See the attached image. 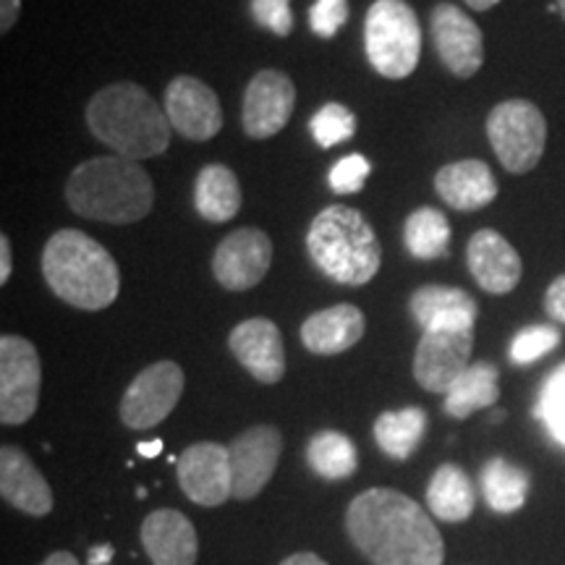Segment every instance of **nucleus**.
Wrapping results in <instances>:
<instances>
[{
  "instance_id": "nucleus-1",
  "label": "nucleus",
  "mask_w": 565,
  "mask_h": 565,
  "mask_svg": "<svg viewBox=\"0 0 565 565\" xmlns=\"http://www.w3.org/2000/svg\"><path fill=\"white\" fill-rule=\"evenodd\" d=\"M345 532L374 565H443L445 545L416 500L391 487H372L351 500Z\"/></svg>"
},
{
  "instance_id": "nucleus-2",
  "label": "nucleus",
  "mask_w": 565,
  "mask_h": 565,
  "mask_svg": "<svg viewBox=\"0 0 565 565\" xmlns=\"http://www.w3.org/2000/svg\"><path fill=\"white\" fill-rule=\"evenodd\" d=\"M66 202L87 221L129 225L152 212L154 183L141 162L103 154L74 168L66 181Z\"/></svg>"
},
{
  "instance_id": "nucleus-3",
  "label": "nucleus",
  "mask_w": 565,
  "mask_h": 565,
  "mask_svg": "<svg viewBox=\"0 0 565 565\" xmlns=\"http://www.w3.org/2000/svg\"><path fill=\"white\" fill-rule=\"evenodd\" d=\"M87 126L105 147L137 162L166 152L173 131L166 108L134 82H118L97 92L87 105Z\"/></svg>"
},
{
  "instance_id": "nucleus-4",
  "label": "nucleus",
  "mask_w": 565,
  "mask_h": 565,
  "mask_svg": "<svg viewBox=\"0 0 565 565\" xmlns=\"http://www.w3.org/2000/svg\"><path fill=\"white\" fill-rule=\"evenodd\" d=\"M42 275L61 301L84 312H103L121 291V273L110 252L76 228H63L47 238Z\"/></svg>"
},
{
  "instance_id": "nucleus-5",
  "label": "nucleus",
  "mask_w": 565,
  "mask_h": 565,
  "mask_svg": "<svg viewBox=\"0 0 565 565\" xmlns=\"http://www.w3.org/2000/svg\"><path fill=\"white\" fill-rule=\"evenodd\" d=\"M307 249L320 273L338 286H366L383 265V246L370 221L345 204H330L315 217Z\"/></svg>"
},
{
  "instance_id": "nucleus-6",
  "label": "nucleus",
  "mask_w": 565,
  "mask_h": 565,
  "mask_svg": "<svg viewBox=\"0 0 565 565\" xmlns=\"http://www.w3.org/2000/svg\"><path fill=\"white\" fill-rule=\"evenodd\" d=\"M364 51L385 79L414 74L422 55V26L406 0H374L364 19Z\"/></svg>"
},
{
  "instance_id": "nucleus-7",
  "label": "nucleus",
  "mask_w": 565,
  "mask_h": 565,
  "mask_svg": "<svg viewBox=\"0 0 565 565\" xmlns=\"http://www.w3.org/2000/svg\"><path fill=\"white\" fill-rule=\"evenodd\" d=\"M487 139L508 173H529L540 166L545 154L547 121L534 103L515 97L490 110Z\"/></svg>"
},
{
  "instance_id": "nucleus-8",
  "label": "nucleus",
  "mask_w": 565,
  "mask_h": 565,
  "mask_svg": "<svg viewBox=\"0 0 565 565\" xmlns=\"http://www.w3.org/2000/svg\"><path fill=\"white\" fill-rule=\"evenodd\" d=\"M42 366L32 341L21 335L0 338V422H30L40 404Z\"/></svg>"
},
{
  "instance_id": "nucleus-9",
  "label": "nucleus",
  "mask_w": 565,
  "mask_h": 565,
  "mask_svg": "<svg viewBox=\"0 0 565 565\" xmlns=\"http://www.w3.org/2000/svg\"><path fill=\"white\" fill-rule=\"evenodd\" d=\"M183 393V370L175 362H158L141 370L121 398V422L131 429H152L166 422Z\"/></svg>"
},
{
  "instance_id": "nucleus-10",
  "label": "nucleus",
  "mask_w": 565,
  "mask_h": 565,
  "mask_svg": "<svg viewBox=\"0 0 565 565\" xmlns=\"http://www.w3.org/2000/svg\"><path fill=\"white\" fill-rule=\"evenodd\" d=\"M471 351H475V328L427 330L414 353L416 383L429 393H448L469 370Z\"/></svg>"
},
{
  "instance_id": "nucleus-11",
  "label": "nucleus",
  "mask_w": 565,
  "mask_h": 565,
  "mask_svg": "<svg viewBox=\"0 0 565 565\" xmlns=\"http://www.w3.org/2000/svg\"><path fill=\"white\" fill-rule=\"evenodd\" d=\"M233 500H254L270 482L282 454V435L273 424H257L228 445Z\"/></svg>"
},
{
  "instance_id": "nucleus-12",
  "label": "nucleus",
  "mask_w": 565,
  "mask_h": 565,
  "mask_svg": "<svg viewBox=\"0 0 565 565\" xmlns=\"http://www.w3.org/2000/svg\"><path fill=\"white\" fill-rule=\"evenodd\" d=\"M273 265V242L259 228L228 233L212 254V275L225 291H249L259 286Z\"/></svg>"
},
{
  "instance_id": "nucleus-13",
  "label": "nucleus",
  "mask_w": 565,
  "mask_h": 565,
  "mask_svg": "<svg viewBox=\"0 0 565 565\" xmlns=\"http://www.w3.org/2000/svg\"><path fill=\"white\" fill-rule=\"evenodd\" d=\"M433 42L443 66L458 79H471L484 66L482 30L469 13L454 3H437L429 19Z\"/></svg>"
},
{
  "instance_id": "nucleus-14",
  "label": "nucleus",
  "mask_w": 565,
  "mask_h": 565,
  "mask_svg": "<svg viewBox=\"0 0 565 565\" xmlns=\"http://www.w3.org/2000/svg\"><path fill=\"white\" fill-rule=\"evenodd\" d=\"M296 108V87L282 71L265 68L244 92L242 124L249 139H270L286 129Z\"/></svg>"
},
{
  "instance_id": "nucleus-15",
  "label": "nucleus",
  "mask_w": 565,
  "mask_h": 565,
  "mask_svg": "<svg viewBox=\"0 0 565 565\" xmlns=\"http://www.w3.org/2000/svg\"><path fill=\"white\" fill-rule=\"evenodd\" d=\"M179 484L196 505L217 508L233 498L231 454L221 443L189 445L179 456Z\"/></svg>"
},
{
  "instance_id": "nucleus-16",
  "label": "nucleus",
  "mask_w": 565,
  "mask_h": 565,
  "mask_svg": "<svg viewBox=\"0 0 565 565\" xmlns=\"http://www.w3.org/2000/svg\"><path fill=\"white\" fill-rule=\"evenodd\" d=\"M166 116L183 139L210 141L223 129L221 100L196 76H175L166 89Z\"/></svg>"
},
{
  "instance_id": "nucleus-17",
  "label": "nucleus",
  "mask_w": 565,
  "mask_h": 565,
  "mask_svg": "<svg viewBox=\"0 0 565 565\" xmlns=\"http://www.w3.org/2000/svg\"><path fill=\"white\" fill-rule=\"evenodd\" d=\"M228 349L257 383L275 385L286 374V349H282L278 324L273 320L252 317L236 324L228 335Z\"/></svg>"
},
{
  "instance_id": "nucleus-18",
  "label": "nucleus",
  "mask_w": 565,
  "mask_h": 565,
  "mask_svg": "<svg viewBox=\"0 0 565 565\" xmlns=\"http://www.w3.org/2000/svg\"><path fill=\"white\" fill-rule=\"evenodd\" d=\"M466 263H469V273L475 275L479 288L494 296L511 294L524 275L519 252L513 249V244H508L505 236L492 228L477 231L469 238Z\"/></svg>"
},
{
  "instance_id": "nucleus-19",
  "label": "nucleus",
  "mask_w": 565,
  "mask_h": 565,
  "mask_svg": "<svg viewBox=\"0 0 565 565\" xmlns=\"http://www.w3.org/2000/svg\"><path fill=\"white\" fill-rule=\"evenodd\" d=\"M0 494L17 511L42 519L53 511V490L24 450L3 445L0 450Z\"/></svg>"
},
{
  "instance_id": "nucleus-20",
  "label": "nucleus",
  "mask_w": 565,
  "mask_h": 565,
  "mask_svg": "<svg viewBox=\"0 0 565 565\" xmlns=\"http://www.w3.org/2000/svg\"><path fill=\"white\" fill-rule=\"evenodd\" d=\"M141 545L152 565H194L200 553L194 524L171 508L147 515L141 524Z\"/></svg>"
},
{
  "instance_id": "nucleus-21",
  "label": "nucleus",
  "mask_w": 565,
  "mask_h": 565,
  "mask_svg": "<svg viewBox=\"0 0 565 565\" xmlns=\"http://www.w3.org/2000/svg\"><path fill=\"white\" fill-rule=\"evenodd\" d=\"M408 312L427 330H469L477 322V301L454 286H422L408 299Z\"/></svg>"
},
{
  "instance_id": "nucleus-22",
  "label": "nucleus",
  "mask_w": 565,
  "mask_h": 565,
  "mask_svg": "<svg viewBox=\"0 0 565 565\" xmlns=\"http://www.w3.org/2000/svg\"><path fill=\"white\" fill-rule=\"evenodd\" d=\"M435 192L440 200L458 212H475L494 202L498 179L482 160H458L443 166L435 175Z\"/></svg>"
},
{
  "instance_id": "nucleus-23",
  "label": "nucleus",
  "mask_w": 565,
  "mask_h": 565,
  "mask_svg": "<svg viewBox=\"0 0 565 565\" xmlns=\"http://www.w3.org/2000/svg\"><path fill=\"white\" fill-rule=\"evenodd\" d=\"M364 330L366 320L362 309L353 303H335V307L322 309L303 320L301 343L317 356H335L362 341Z\"/></svg>"
},
{
  "instance_id": "nucleus-24",
  "label": "nucleus",
  "mask_w": 565,
  "mask_h": 565,
  "mask_svg": "<svg viewBox=\"0 0 565 565\" xmlns=\"http://www.w3.org/2000/svg\"><path fill=\"white\" fill-rule=\"evenodd\" d=\"M194 207L207 223H228L242 210V183L228 166H204L194 183Z\"/></svg>"
},
{
  "instance_id": "nucleus-25",
  "label": "nucleus",
  "mask_w": 565,
  "mask_h": 565,
  "mask_svg": "<svg viewBox=\"0 0 565 565\" xmlns=\"http://www.w3.org/2000/svg\"><path fill=\"white\" fill-rule=\"evenodd\" d=\"M427 503L435 519L448 524H461L475 513V484L461 466L443 463L429 479Z\"/></svg>"
},
{
  "instance_id": "nucleus-26",
  "label": "nucleus",
  "mask_w": 565,
  "mask_h": 565,
  "mask_svg": "<svg viewBox=\"0 0 565 565\" xmlns=\"http://www.w3.org/2000/svg\"><path fill=\"white\" fill-rule=\"evenodd\" d=\"M498 366L490 362L469 364V370L445 393V414L454 416V419H466V416L479 412V408H490L498 404Z\"/></svg>"
},
{
  "instance_id": "nucleus-27",
  "label": "nucleus",
  "mask_w": 565,
  "mask_h": 565,
  "mask_svg": "<svg viewBox=\"0 0 565 565\" xmlns=\"http://www.w3.org/2000/svg\"><path fill=\"white\" fill-rule=\"evenodd\" d=\"M424 433H427V414L416 406L385 412L374 422V440L383 448V454L395 458V461L412 458Z\"/></svg>"
},
{
  "instance_id": "nucleus-28",
  "label": "nucleus",
  "mask_w": 565,
  "mask_h": 565,
  "mask_svg": "<svg viewBox=\"0 0 565 565\" xmlns=\"http://www.w3.org/2000/svg\"><path fill=\"white\" fill-rule=\"evenodd\" d=\"M404 244L414 259H443L450 252V223L437 207H419L406 217Z\"/></svg>"
},
{
  "instance_id": "nucleus-29",
  "label": "nucleus",
  "mask_w": 565,
  "mask_h": 565,
  "mask_svg": "<svg viewBox=\"0 0 565 565\" xmlns=\"http://www.w3.org/2000/svg\"><path fill=\"white\" fill-rule=\"evenodd\" d=\"M482 490L487 505L494 513H515L526 503L529 477L524 469L505 461V458H492L484 463Z\"/></svg>"
},
{
  "instance_id": "nucleus-30",
  "label": "nucleus",
  "mask_w": 565,
  "mask_h": 565,
  "mask_svg": "<svg viewBox=\"0 0 565 565\" xmlns=\"http://www.w3.org/2000/svg\"><path fill=\"white\" fill-rule=\"evenodd\" d=\"M307 461L317 477L335 482V479H349L356 471L359 456L351 437L335 429H322L307 445Z\"/></svg>"
},
{
  "instance_id": "nucleus-31",
  "label": "nucleus",
  "mask_w": 565,
  "mask_h": 565,
  "mask_svg": "<svg viewBox=\"0 0 565 565\" xmlns=\"http://www.w3.org/2000/svg\"><path fill=\"white\" fill-rule=\"evenodd\" d=\"M309 131L322 150H330V147L349 141L356 134V116L341 103H328L312 116Z\"/></svg>"
},
{
  "instance_id": "nucleus-32",
  "label": "nucleus",
  "mask_w": 565,
  "mask_h": 565,
  "mask_svg": "<svg viewBox=\"0 0 565 565\" xmlns=\"http://www.w3.org/2000/svg\"><path fill=\"white\" fill-rule=\"evenodd\" d=\"M557 345H561V330L553 328V324H532L511 341V362L526 366L536 359L547 356Z\"/></svg>"
},
{
  "instance_id": "nucleus-33",
  "label": "nucleus",
  "mask_w": 565,
  "mask_h": 565,
  "mask_svg": "<svg viewBox=\"0 0 565 565\" xmlns=\"http://www.w3.org/2000/svg\"><path fill=\"white\" fill-rule=\"evenodd\" d=\"M540 416L553 433L555 440L565 445V364L550 374L540 398Z\"/></svg>"
},
{
  "instance_id": "nucleus-34",
  "label": "nucleus",
  "mask_w": 565,
  "mask_h": 565,
  "mask_svg": "<svg viewBox=\"0 0 565 565\" xmlns=\"http://www.w3.org/2000/svg\"><path fill=\"white\" fill-rule=\"evenodd\" d=\"M370 171L372 166L364 154H345V158H341L333 168H330L328 173L330 189H333L335 194L362 192L364 181L370 179Z\"/></svg>"
},
{
  "instance_id": "nucleus-35",
  "label": "nucleus",
  "mask_w": 565,
  "mask_h": 565,
  "mask_svg": "<svg viewBox=\"0 0 565 565\" xmlns=\"http://www.w3.org/2000/svg\"><path fill=\"white\" fill-rule=\"evenodd\" d=\"M345 21H349V0H317L309 11V26L322 40H333Z\"/></svg>"
},
{
  "instance_id": "nucleus-36",
  "label": "nucleus",
  "mask_w": 565,
  "mask_h": 565,
  "mask_svg": "<svg viewBox=\"0 0 565 565\" xmlns=\"http://www.w3.org/2000/svg\"><path fill=\"white\" fill-rule=\"evenodd\" d=\"M252 17L278 38H288L294 32L291 0H252Z\"/></svg>"
},
{
  "instance_id": "nucleus-37",
  "label": "nucleus",
  "mask_w": 565,
  "mask_h": 565,
  "mask_svg": "<svg viewBox=\"0 0 565 565\" xmlns=\"http://www.w3.org/2000/svg\"><path fill=\"white\" fill-rule=\"evenodd\" d=\"M545 312L553 317L555 322L565 324V273L550 282L545 294Z\"/></svg>"
},
{
  "instance_id": "nucleus-38",
  "label": "nucleus",
  "mask_w": 565,
  "mask_h": 565,
  "mask_svg": "<svg viewBox=\"0 0 565 565\" xmlns=\"http://www.w3.org/2000/svg\"><path fill=\"white\" fill-rule=\"evenodd\" d=\"M21 0H0V32H11V26L19 21Z\"/></svg>"
},
{
  "instance_id": "nucleus-39",
  "label": "nucleus",
  "mask_w": 565,
  "mask_h": 565,
  "mask_svg": "<svg viewBox=\"0 0 565 565\" xmlns=\"http://www.w3.org/2000/svg\"><path fill=\"white\" fill-rule=\"evenodd\" d=\"M11 270H13V263H11V242L9 236H0V286H6L11 278Z\"/></svg>"
},
{
  "instance_id": "nucleus-40",
  "label": "nucleus",
  "mask_w": 565,
  "mask_h": 565,
  "mask_svg": "<svg viewBox=\"0 0 565 565\" xmlns=\"http://www.w3.org/2000/svg\"><path fill=\"white\" fill-rule=\"evenodd\" d=\"M280 565H328V563H324L322 557L315 553H296L291 557H286Z\"/></svg>"
},
{
  "instance_id": "nucleus-41",
  "label": "nucleus",
  "mask_w": 565,
  "mask_h": 565,
  "mask_svg": "<svg viewBox=\"0 0 565 565\" xmlns=\"http://www.w3.org/2000/svg\"><path fill=\"white\" fill-rule=\"evenodd\" d=\"M110 557H113L110 545H97L89 550V565H105V563H110Z\"/></svg>"
},
{
  "instance_id": "nucleus-42",
  "label": "nucleus",
  "mask_w": 565,
  "mask_h": 565,
  "mask_svg": "<svg viewBox=\"0 0 565 565\" xmlns=\"http://www.w3.org/2000/svg\"><path fill=\"white\" fill-rule=\"evenodd\" d=\"M42 565H82V563L76 561V557L71 553H66V550H58V553L47 555L45 563H42Z\"/></svg>"
},
{
  "instance_id": "nucleus-43",
  "label": "nucleus",
  "mask_w": 565,
  "mask_h": 565,
  "mask_svg": "<svg viewBox=\"0 0 565 565\" xmlns=\"http://www.w3.org/2000/svg\"><path fill=\"white\" fill-rule=\"evenodd\" d=\"M137 454L141 458H158L162 454V440H152V443H139Z\"/></svg>"
},
{
  "instance_id": "nucleus-44",
  "label": "nucleus",
  "mask_w": 565,
  "mask_h": 565,
  "mask_svg": "<svg viewBox=\"0 0 565 565\" xmlns=\"http://www.w3.org/2000/svg\"><path fill=\"white\" fill-rule=\"evenodd\" d=\"M463 3L469 6L471 11H490L500 3V0H463Z\"/></svg>"
},
{
  "instance_id": "nucleus-45",
  "label": "nucleus",
  "mask_w": 565,
  "mask_h": 565,
  "mask_svg": "<svg viewBox=\"0 0 565 565\" xmlns=\"http://www.w3.org/2000/svg\"><path fill=\"white\" fill-rule=\"evenodd\" d=\"M557 11H561V17L565 19V0H557Z\"/></svg>"
}]
</instances>
